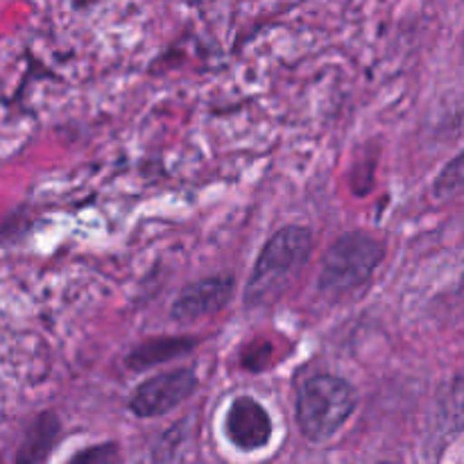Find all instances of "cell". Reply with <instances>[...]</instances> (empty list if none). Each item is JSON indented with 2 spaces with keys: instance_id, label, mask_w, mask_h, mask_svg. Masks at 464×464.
Masks as SVG:
<instances>
[{
  "instance_id": "cell-8",
  "label": "cell",
  "mask_w": 464,
  "mask_h": 464,
  "mask_svg": "<svg viewBox=\"0 0 464 464\" xmlns=\"http://www.w3.org/2000/svg\"><path fill=\"white\" fill-rule=\"evenodd\" d=\"M59 433H62V424H59L57 415L53 412H44L34 420V424L27 429L25 440H23L21 449L16 453L18 462H44L53 451L54 442H57Z\"/></svg>"
},
{
  "instance_id": "cell-3",
  "label": "cell",
  "mask_w": 464,
  "mask_h": 464,
  "mask_svg": "<svg viewBox=\"0 0 464 464\" xmlns=\"http://www.w3.org/2000/svg\"><path fill=\"white\" fill-rule=\"evenodd\" d=\"M383 256V243L370 231H347L326 249L317 275V288L329 299L344 297L372 279Z\"/></svg>"
},
{
  "instance_id": "cell-10",
  "label": "cell",
  "mask_w": 464,
  "mask_h": 464,
  "mask_svg": "<svg viewBox=\"0 0 464 464\" xmlns=\"http://www.w3.org/2000/svg\"><path fill=\"white\" fill-rule=\"evenodd\" d=\"M111 458H116V447H111V444H104V447H93L91 451L86 453H77L75 458H72V462H91V460H111Z\"/></svg>"
},
{
  "instance_id": "cell-5",
  "label": "cell",
  "mask_w": 464,
  "mask_h": 464,
  "mask_svg": "<svg viewBox=\"0 0 464 464\" xmlns=\"http://www.w3.org/2000/svg\"><path fill=\"white\" fill-rule=\"evenodd\" d=\"M272 433H275L272 417L263 403L247 394L231 401L225 417V435L238 451H261L272 442Z\"/></svg>"
},
{
  "instance_id": "cell-9",
  "label": "cell",
  "mask_w": 464,
  "mask_h": 464,
  "mask_svg": "<svg viewBox=\"0 0 464 464\" xmlns=\"http://www.w3.org/2000/svg\"><path fill=\"white\" fill-rule=\"evenodd\" d=\"M462 179H464V172H462V154H456L447 166L442 168V172L438 175L433 184V193L435 198H453V195L460 193L462 188Z\"/></svg>"
},
{
  "instance_id": "cell-1",
  "label": "cell",
  "mask_w": 464,
  "mask_h": 464,
  "mask_svg": "<svg viewBox=\"0 0 464 464\" xmlns=\"http://www.w3.org/2000/svg\"><path fill=\"white\" fill-rule=\"evenodd\" d=\"M313 231L302 225H290L276 231L258 254L254 263L252 276L245 288V304L247 306H266L272 304L285 284L295 279L299 270L308 263L313 254Z\"/></svg>"
},
{
  "instance_id": "cell-7",
  "label": "cell",
  "mask_w": 464,
  "mask_h": 464,
  "mask_svg": "<svg viewBox=\"0 0 464 464\" xmlns=\"http://www.w3.org/2000/svg\"><path fill=\"white\" fill-rule=\"evenodd\" d=\"M199 340L190 338V335H161V338H150L145 343L136 344L125 358V365L131 372H145L152 367L163 365L168 361L186 356L198 347Z\"/></svg>"
},
{
  "instance_id": "cell-6",
  "label": "cell",
  "mask_w": 464,
  "mask_h": 464,
  "mask_svg": "<svg viewBox=\"0 0 464 464\" xmlns=\"http://www.w3.org/2000/svg\"><path fill=\"white\" fill-rule=\"evenodd\" d=\"M236 290L234 276H208L186 285L170 306V317L177 322H195L216 315L231 302Z\"/></svg>"
},
{
  "instance_id": "cell-11",
  "label": "cell",
  "mask_w": 464,
  "mask_h": 464,
  "mask_svg": "<svg viewBox=\"0 0 464 464\" xmlns=\"http://www.w3.org/2000/svg\"><path fill=\"white\" fill-rule=\"evenodd\" d=\"M98 3V0H72V5H75L77 9H86V7H91V5H95Z\"/></svg>"
},
{
  "instance_id": "cell-4",
  "label": "cell",
  "mask_w": 464,
  "mask_h": 464,
  "mask_svg": "<svg viewBox=\"0 0 464 464\" xmlns=\"http://www.w3.org/2000/svg\"><path fill=\"white\" fill-rule=\"evenodd\" d=\"M198 390V374L188 367L150 376L134 390L130 399V411L140 420H154L193 397Z\"/></svg>"
},
{
  "instance_id": "cell-2",
  "label": "cell",
  "mask_w": 464,
  "mask_h": 464,
  "mask_svg": "<svg viewBox=\"0 0 464 464\" xmlns=\"http://www.w3.org/2000/svg\"><path fill=\"white\" fill-rule=\"evenodd\" d=\"M356 390L343 376L315 374L304 381L295 401V421L304 440L324 444L344 429L356 411Z\"/></svg>"
}]
</instances>
